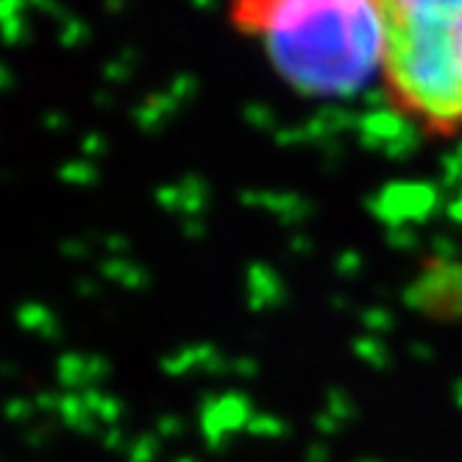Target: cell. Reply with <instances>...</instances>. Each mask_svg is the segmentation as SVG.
Masks as SVG:
<instances>
[{
	"label": "cell",
	"mask_w": 462,
	"mask_h": 462,
	"mask_svg": "<svg viewBox=\"0 0 462 462\" xmlns=\"http://www.w3.org/2000/svg\"><path fill=\"white\" fill-rule=\"evenodd\" d=\"M362 323L368 326V332L374 337H379V335L390 332V328L395 326V318L387 310H365V315H362Z\"/></svg>",
	"instance_id": "obj_10"
},
{
	"label": "cell",
	"mask_w": 462,
	"mask_h": 462,
	"mask_svg": "<svg viewBox=\"0 0 462 462\" xmlns=\"http://www.w3.org/2000/svg\"><path fill=\"white\" fill-rule=\"evenodd\" d=\"M443 184L462 187V143L443 156Z\"/></svg>",
	"instance_id": "obj_8"
},
{
	"label": "cell",
	"mask_w": 462,
	"mask_h": 462,
	"mask_svg": "<svg viewBox=\"0 0 462 462\" xmlns=\"http://www.w3.org/2000/svg\"><path fill=\"white\" fill-rule=\"evenodd\" d=\"M454 402H457V407H462V379H459L457 387H454Z\"/></svg>",
	"instance_id": "obj_16"
},
{
	"label": "cell",
	"mask_w": 462,
	"mask_h": 462,
	"mask_svg": "<svg viewBox=\"0 0 462 462\" xmlns=\"http://www.w3.org/2000/svg\"><path fill=\"white\" fill-rule=\"evenodd\" d=\"M307 462H328V446H323V443L310 446V451H307Z\"/></svg>",
	"instance_id": "obj_13"
},
{
	"label": "cell",
	"mask_w": 462,
	"mask_h": 462,
	"mask_svg": "<svg viewBox=\"0 0 462 462\" xmlns=\"http://www.w3.org/2000/svg\"><path fill=\"white\" fill-rule=\"evenodd\" d=\"M315 429H318V432H323V435H335V432H340V429H343V423L326 412V415L315 418Z\"/></svg>",
	"instance_id": "obj_12"
},
{
	"label": "cell",
	"mask_w": 462,
	"mask_h": 462,
	"mask_svg": "<svg viewBox=\"0 0 462 462\" xmlns=\"http://www.w3.org/2000/svg\"><path fill=\"white\" fill-rule=\"evenodd\" d=\"M407 307L432 318H459L462 315V265L435 259L404 292Z\"/></svg>",
	"instance_id": "obj_4"
},
{
	"label": "cell",
	"mask_w": 462,
	"mask_h": 462,
	"mask_svg": "<svg viewBox=\"0 0 462 462\" xmlns=\"http://www.w3.org/2000/svg\"><path fill=\"white\" fill-rule=\"evenodd\" d=\"M410 351L420 354V359H432V356H435V351H432V348H426V346H412Z\"/></svg>",
	"instance_id": "obj_15"
},
{
	"label": "cell",
	"mask_w": 462,
	"mask_h": 462,
	"mask_svg": "<svg viewBox=\"0 0 462 462\" xmlns=\"http://www.w3.org/2000/svg\"><path fill=\"white\" fill-rule=\"evenodd\" d=\"M448 212H451V217H454L457 223H462V192H459V195L454 198V201H451Z\"/></svg>",
	"instance_id": "obj_14"
},
{
	"label": "cell",
	"mask_w": 462,
	"mask_h": 462,
	"mask_svg": "<svg viewBox=\"0 0 462 462\" xmlns=\"http://www.w3.org/2000/svg\"><path fill=\"white\" fill-rule=\"evenodd\" d=\"M387 245L395 251H415L420 245L418 231H412V226H399L387 231Z\"/></svg>",
	"instance_id": "obj_9"
},
{
	"label": "cell",
	"mask_w": 462,
	"mask_h": 462,
	"mask_svg": "<svg viewBox=\"0 0 462 462\" xmlns=\"http://www.w3.org/2000/svg\"><path fill=\"white\" fill-rule=\"evenodd\" d=\"M440 204V192L429 181H393L368 198V209L390 228L426 223Z\"/></svg>",
	"instance_id": "obj_5"
},
{
	"label": "cell",
	"mask_w": 462,
	"mask_h": 462,
	"mask_svg": "<svg viewBox=\"0 0 462 462\" xmlns=\"http://www.w3.org/2000/svg\"><path fill=\"white\" fill-rule=\"evenodd\" d=\"M356 137L362 148L382 153L393 162H404L420 148V131L415 128L412 117L390 104L374 106L365 115H359Z\"/></svg>",
	"instance_id": "obj_3"
},
{
	"label": "cell",
	"mask_w": 462,
	"mask_h": 462,
	"mask_svg": "<svg viewBox=\"0 0 462 462\" xmlns=\"http://www.w3.org/2000/svg\"><path fill=\"white\" fill-rule=\"evenodd\" d=\"M231 23L259 40L273 70L307 97H351L384 68L379 4L254 0L231 9Z\"/></svg>",
	"instance_id": "obj_1"
},
{
	"label": "cell",
	"mask_w": 462,
	"mask_h": 462,
	"mask_svg": "<svg viewBox=\"0 0 462 462\" xmlns=\"http://www.w3.org/2000/svg\"><path fill=\"white\" fill-rule=\"evenodd\" d=\"M371 462H376V459H371Z\"/></svg>",
	"instance_id": "obj_17"
},
{
	"label": "cell",
	"mask_w": 462,
	"mask_h": 462,
	"mask_svg": "<svg viewBox=\"0 0 462 462\" xmlns=\"http://www.w3.org/2000/svg\"><path fill=\"white\" fill-rule=\"evenodd\" d=\"M326 412L332 415V418H337L346 426V423H351L356 418V404H354V399H351L348 393H343V390H328L326 393Z\"/></svg>",
	"instance_id": "obj_7"
},
{
	"label": "cell",
	"mask_w": 462,
	"mask_h": 462,
	"mask_svg": "<svg viewBox=\"0 0 462 462\" xmlns=\"http://www.w3.org/2000/svg\"><path fill=\"white\" fill-rule=\"evenodd\" d=\"M354 354H356L362 362H368L371 368H379V371L390 365V348H387L379 337H374V335L359 337V340L354 343Z\"/></svg>",
	"instance_id": "obj_6"
},
{
	"label": "cell",
	"mask_w": 462,
	"mask_h": 462,
	"mask_svg": "<svg viewBox=\"0 0 462 462\" xmlns=\"http://www.w3.org/2000/svg\"><path fill=\"white\" fill-rule=\"evenodd\" d=\"M379 14L395 106L426 128L462 125V0H387Z\"/></svg>",
	"instance_id": "obj_2"
},
{
	"label": "cell",
	"mask_w": 462,
	"mask_h": 462,
	"mask_svg": "<svg viewBox=\"0 0 462 462\" xmlns=\"http://www.w3.org/2000/svg\"><path fill=\"white\" fill-rule=\"evenodd\" d=\"M362 265H365V262H362V256L356 251H346L337 256V273L340 276H356L362 271Z\"/></svg>",
	"instance_id": "obj_11"
}]
</instances>
